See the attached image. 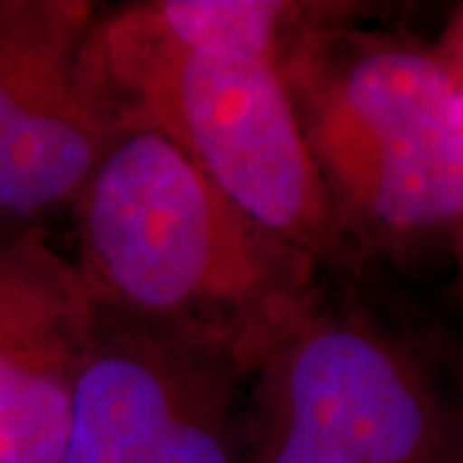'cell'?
<instances>
[{
	"label": "cell",
	"mask_w": 463,
	"mask_h": 463,
	"mask_svg": "<svg viewBox=\"0 0 463 463\" xmlns=\"http://www.w3.org/2000/svg\"><path fill=\"white\" fill-rule=\"evenodd\" d=\"M435 54H438V60L446 67L448 80L453 85L456 103H458V111H461L463 118V11L448 26L446 36H443L440 47L435 50Z\"/></svg>",
	"instance_id": "30bf717a"
},
{
	"label": "cell",
	"mask_w": 463,
	"mask_h": 463,
	"mask_svg": "<svg viewBox=\"0 0 463 463\" xmlns=\"http://www.w3.org/2000/svg\"><path fill=\"white\" fill-rule=\"evenodd\" d=\"M309 90L307 142L353 214L399 237L461 230L463 118L435 52L373 44Z\"/></svg>",
	"instance_id": "3957f363"
},
{
	"label": "cell",
	"mask_w": 463,
	"mask_h": 463,
	"mask_svg": "<svg viewBox=\"0 0 463 463\" xmlns=\"http://www.w3.org/2000/svg\"><path fill=\"white\" fill-rule=\"evenodd\" d=\"M72 260L100 315L252 361L294 330V245L242 214L181 149L114 132L75 196Z\"/></svg>",
	"instance_id": "6da1fadb"
},
{
	"label": "cell",
	"mask_w": 463,
	"mask_h": 463,
	"mask_svg": "<svg viewBox=\"0 0 463 463\" xmlns=\"http://www.w3.org/2000/svg\"><path fill=\"white\" fill-rule=\"evenodd\" d=\"M99 322L39 224L0 222V463H62Z\"/></svg>",
	"instance_id": "5b68a950"
},
{
	"label": "cell",
	"mask_w": 463,
	"mask_h": 463,
	"mask_svg": "<svg viewBox=\"0 0 463 463\" xmlns=\"http://www.w3.org/2000/svg\"><path fill=\"white\" fill-rule=\"evenodd\" d=\"M317 11L279 0H160L129 8L142 29L170 47L281 72L291 33Z\"/></svg>",
	"instance_id": "ba28073f"
},
{
	"label": "cell",
	"mask_w": 463,
	"mask_h": 463,
	"mask_svg": "<svg viewBox=\"0 0 463 463\" xmlns=\"http://www.w3.org/2000/svg\"><path fill=\"white\" fill-rule=\"evenodd\" d=\"M260 463H364L332 443L319 440L312 432H304L273 417V435L263 450Z\"/></svg>",
	"instance_id": "9c48e42d"
},
{
	"label": "cell",
	"mask_w": 463,
	"mask_h": 463,
	"mask_svg": "<svg viewBox=\"0 0 463 463\" xmlns=\"http://www.w3.org/2000/svg\"><path fill=\"white\" fill-rule=\"evenodd\" d=\"M273 417L364 463H435L446 428L414 365L347 322L291 330L276 353Z\"/></svg>",
	"instance_id": "8992f818"
},
{
	"label": "cell",
	"mask_w": 463,
	"mask_h": 463,
	"mask_svg": "<svg viewBox=\"0 0 463 463\" xmlns=\"http://www.w3.org/2000/svg\"><path fill=\"white\" fill-rule=\"evenodd\" d=\"M227 358L100 315L62 463H181L230 392Z\"/></svg>",
	"instance_id": "52a82bcc"
},
{
	"label": "cell",
	"mask_w": 463,
	"mask_h": 463,
	"mask_svg": "<svg viewBox=\"0 0 463 463\" xmlns=\"http://www.w3.org/2000/svg\"><path fill=\"white\" fill-rule=\"evenodd\" d=\"M78 72L111 134L165 137L255 224L322 242L332 194L281 70L170 47L124 8L90 24Z\"/></svg>",
	"instance_id": "7a4b0ae2"
},
{
	"label": "cell",
	"mask_w": 463,
	"mask_h": 463,
	"mask_svg": "<svg viewBox=\"0 0 463 463\" xmlns=\"http://www.w3.org/2000/svg\"><path fill=\"white\" fill-rule=\"evenodd\" d=\"M85 3H5L0 16V222L72 203L111 129L78 72Z\"/></svg>",
	"instance_id": "277c9868"
},
{
	"label": "cell",
	"mask_w": 463,
	"mask_h": 463,
	"mask_svg": "<svg viewBox=\"0 0 463 463\" xmlns=\"http://www.w3.org/2000/svg\"><path fill=\"white\" fill-rule=\"evenodd\" d=\"M3 11H5V3H0V16H3Z\"/></svg>",
	"instance_id": "8fae6325"
},
{
	"label": "cell",
	"mask_w": 463,
	"mask_h": 463,
	"mask_svg": "<svg viewBox=\"0 0 463 463\" xmlns=\"http://www.w3.org/2000/svg\"><path fill=\"white\" fill-rule=\"evenodd\" d=\"M458 234H461V242H463V224H461V230H458Z\"/></svg>",
	"instance_id": "7c38bea8"
}]
</instances>
